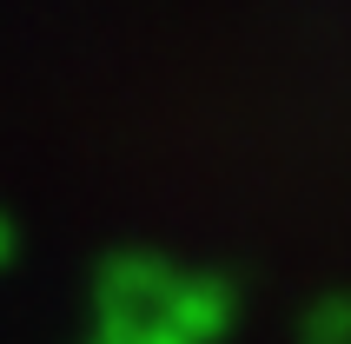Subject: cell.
<instances>
[{"instance_id": "cell-3", "label": "cell", "mask_w": 351, "mask_h": 344, "mask_svg": "<svg viewBox=\"0 0 351 344\" xmlns=\"http://www.w3.org/2000/svg\"><path fill=\"white\" fill-rule=\"evenodd\" d=\"M14 251H20V225L7 219V212H0V271L14 265Z\"/></svg>"}, {"instance_id": "cell-2", "label": "cell", "mask_w": 351, "mask_h": 344, "mask_svg": "<svg viewBox=\"0 0 351 344\" xmlns=\"http://www.w3.org/2000/svg\"><path fill=\"white\" fill-rule=\"evenodd\" d=\"M298 344H351V291H325L298 318Z\"/></svg>"}, {"instance_id": "cell-1", "label": "cell", "mask_w": 351, "mask_h": 344, "mask_svg": "<svg viewBox=\"0 0 351 344\" xmlns=\"http://www.w3.org/2000/svg\"><path fill=\"white\" fill-rule=\"evenodd\" d=\"M239 318V285L206 265H173L159 251H113L93 271L86 344H219Z\"/></svg>"}]
</instances>
